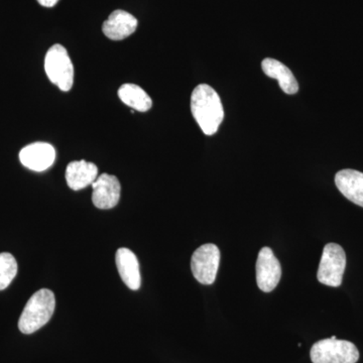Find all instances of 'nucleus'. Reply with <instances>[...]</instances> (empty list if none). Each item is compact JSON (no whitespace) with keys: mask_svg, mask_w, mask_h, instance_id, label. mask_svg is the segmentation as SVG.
Returning a JSON list of instances; mask_svg holds the SVG:
<instances>
[{"mask_svg":"<svg viewBox=\"0 0 363 363\" xmlns=\"http://www.w3.org/2000/svg\"><path fill=\"white\" fill-rule=\"evenodd\" d=\"M191 111L195 121L206 135L217 133L224 118L220 97L207 84L198 85L191 96Z\"/></svg>","mask_w":363,"mask_h":363,"instance_id":"obj_1","label":"nucleus"},{"mask_svg":"<svg viewBox=\"0 0 363 363\" xmlns=\"http://www.w3.org/2000/svg\"><path fill=\"white\" fill-rule=\"evenodd\" d=\"M55 308L56 298L51 290L42 289L33 294L18 320V329L21 333H35L44 327L51 320Z\"/></svg>","mask_w":363,"mask_h":363,"instance_id":"obj_2","label":"nucleus"},{"mask_svg":"<svg viewBox=\"0 0 363 363\" xmlns=\"http://www.w3.org/2000/svg\"><path fill=\"white\" fill-rule=\"evenodd\" d=\"M310 357L313 363H357L359 351L350 341L331 337L315 343Z\"/></svg>","mask_w":363,"mask_h":363,"instance_id":"obj_3","label":"nucleus"},{"mask_svg":"<svg viewBox=\"0 0 363 363\" xmlns=\"http://www.w3.org/2000/svg\"><path fill=\"white\" fill-rule=\"evenodd\" d=\"M45 70L52 84L62 91L71 90L74 84V67L68 52L63 45L50 48L45 58Z\"/></svg>","mask_w":363,"mask_h":363,"instance_id":"obj_4","label":"nucleus"},{"mask_svg":"<svg viewBox=\"0 0 363 363\" xmlns=\"http://www.w3.org/2000/svg\"><path fill=\"white\" fill-rule=\"evenodd\" d=\"M346 267V255L342 247L336 243L325 245L321 262L318 269L317 279L323 285L341 286Z\"/></svg>","mask_w":363,"mask_h":363,"instance_id":"obj_5","label":"nucleus"},{"mask_svg":"<svg viewBox=\"0 0 363 363\" xmlns=\"http://www.w3.org/2000/svg\"><path fill=\"white\" fill-rule=\"evenodd\" d=\"M220 262V250L213 243H207L195 250L191 259L193 276L202 285H212L216 279Z\"/></svg>","mask_w":363,"mask_h":363,"instance_id":"obj_6","label":"nucleus"},{"mask_svg":"<svg viewBox=\"0 0 363 363\" xmlns=\"http://www.w3.org/2000/svg\"><path fill=\"white\" fill-rule=\"evenodd\" d=\"M281 277V267L269 247H262L257 260V286L264 293L274 291Z\"/></svg>","mask_w":363,"mask_h":363,"instance_id":"obj_7","label":"nucleus"},{"mask_svg":"<svg viewBox=\"0 0 363 363\" xmlns=\"http://www.w3.org/2000/svg\"><path fill=\"white\" fill-rule=\"evenodd\" d=\"M92 202L98 209H112L121 200V186L116 176L102 174L92 184Z\"/></svg>","mask_w":363,"mask_h":363,"instance_id":"obj_8","label":"nucleus"},{"mask_svg":"<svg viewBox=\"0 0 363 363\" xmlns=\"http://www.w3.org/2000/svg\"><path fill=\"white\" fill-rule=\"evenodd\" d=\"M56 159V150L47 143H35L26 145L20 152L21 164L35 172L45 171L52 166Z\"/></svg>","mask_w":363,"mask_h":363,"instance_id":"obj_9","label":"nucleus"},{"mask_svg":"<svg viewBox=\"0 0 363 363\" xmlns=\"http://www.w3.org/2000/svg\"><path fill=\"white\" fill-rule=\"evenodd\" d=\"M116 267L119 276L128 288L138 291L142 285L140 264L135 253L128 248H119L116 255Z\"/></svg>","mask_w":363,"mask_h":363,"instance_id":"obj_10","label":"nucleus"},{"mask_svg":"<svg viewBox=\"0 0 363 363\" xmlns=\"http://www.w3.org/2000/svg\"><path fill=\"white\" fill-rule=\"evenodd\" d=\"M138 28V20L128 11H113L104 21L102 30L108 39L121 40L130 37Z\"/></svg>","mask_w":363,"mask_h":363,"instance_id":"obj_11","label":"nucleus"},{"mask_svg":"<svg viewBox=\"0 0 363 363\" xmlns=\"http://www.w3.org/2000/svg\"><path fill=\"white\" fill-rule=\"evenodd\" d=\"M336 187L344 197L363 208V173L346 169L335 176Z\"/></svg>","mask_w":363,"mask_h":363,"instance_id":"obj_12","label":"nucleus"},{"mask_svg":"<svg viewBox=\"0 0 363 363\" xmlns=\"http://www.w3.org/2000/svg\"><path fill=\"white\" fill-rule=\"evenodd\" d=\"M98 178V168L93 162L82 161L72 162L66 169V181L74 191L82 190L92 185Z\"/></svg>","mask_w":363,"mask_h":363,"instance_id":"obj_13","label":"nucleus"},{"mask_svg":"<svg viewBox=\"0 0 363 363\" xmlns=\"http://www.w3.org/2000/svg\"><path fill=\"white\" fill-rule=\"evenodd\" d=\"M264 73L269 77L277 79L279 87L286 94H296L298 90V84L292 71L278 60L267 58L262 63Z\"/></svg>","mask_w":363,"mask_h":363,"instance_id":"obj_14","label":"nucleus"},{"mask_svg":"<svg viewBox=\"0 0 363 363\" xmlns=\"http://www.w3.org/2000/svg\"><path fill=\"white\" fill-rule=\"evenodd\" d=\"M118 96L121 101L133 111L145 112L152 106V101L145 90L135 84H124L119 88Z\"/></svg>","mask_w":363,"mask_h":363,"instance_id":"obj_15","label":"nucleus"},{"mask_svg":"<svg viewBox=\"0 0 363 363\" xmlns=\"http://www.w3.org/2000/svg\"><path fill=\"white\" fill-rule=\"evenodd\" d=\"M18 274V262L11 253H0V291L11 285Z\"/></svg>","mask_w":363,"mask_h":363,"instance_id":"obj_16","label":"nucleus"},{"mask_svg":"<svg viewBox=\"0 0 363 363\" xmlns=\"http://www.w3.org/2000/svg\"><path fill=\"white\" fill-rule=\"evenodd\" d=\"M42 6L52 7L58 4L59 0H37Z\"/></svg>","mask_w":363,"mask_h":363,"instance_id":"obj_17","label":"nucleus"}]
</instances>
